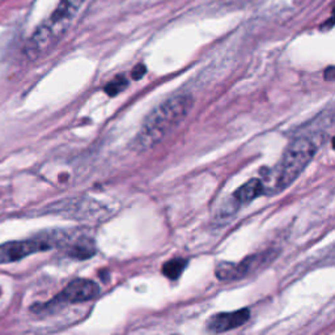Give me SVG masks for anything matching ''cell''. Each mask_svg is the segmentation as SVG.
<instances>
[{
  "label": "cell",
  "instance_id": "1",
  "mask_svg": "<svg viewBox=\"0 0 335 335\" xmlns=\"http://www.w3.org/2000/svg\"><path fill=\"white\" fill-rule=\"evenodd\" d=\"M326 136L328 135L324 131H316L293 139L286 148L279 163L261 179L263 194L275 195L292 185L326 142Z\"/></svg>",
  "mask_w": 335,
  "mask_h": 335
},
{
  "label": "cell",
  "instance_id": "2",
  "mask_svg": "<svg viewBox=\"0 0 335 335\" xmlns=\"http://www.w3.org/2000/svg\"><path fill=\"white\" fill-rule=\"evenodd\" d=\"M194 106L190 94H174L153 109L143 122L132 143V148L145 152L161 143L185 121Z\"/></svg>",
  "mask_w": 335,
  "mask_h": 335
},
{
  "label": "cell",
  "instance_id": "3",
  "mask_svg": "<svg viewBox=\"0 0 335 335\" xmlns=\"http://www.w3.org/2000/svg\"><path fill=\"white\" fill-rule=\"evenodd\" d=\"M85 0H60L58 7L45 23L40 25L26 45L30 59L45 55L67 32Z\"/></svg>",
  "mask_w": 335,
  "mask_h": 335
},
{
  "label": "cell",
  "instance_id": "4",
  "mask_svg": "<svg viewBox=\"0 0 335 335\" xmlns=\"http://www.w3.org/2000/svg\"><path fill=\"white\" fill-rule=\"evenodd\" d=\"M64 232H46L29 240L0 244V264L17 262L32 254L59 248Z\"/></svg>",
  "mask_w": 335,
  "mask_h": 335
},
{
  "label": "cell",
  "instance_id": "5",
  "mask_svg": "<svg viewBox=\"0 0 335 335\" xmlns=\"http://www.w3.org/2000/svg\"><path fill=\"white\" fill-rule=\"evenodd\" d=\"M100 292L96 282L90 279H75L54 300L43 305L45 309H55L64 304H78L94 298Z\"/></svg>",
  "mask_w": 335,
  "mask_h": 335
},
{
  "label": "cell",
  "instance_id": "6",
  "mask_svg": "<svg viewBox=\"0 0 335 335\" xmlns=\"http://www.w3.org/2000/svg\"><path fill=\"white\" fill-rule=\"evenodd\" d=\"M270 261L267 254H254L245 258L240 263H231V262H221L217 264L215 270L216 278L221 282H233L245 278L248 274L254 271L255 268Z\"/></svg>",
  "mask_w": 335,
  "mask_h": 335
},
{
  "label": "cell",
  "instance_id": "7",
  "mask_svg": "<svg viewBox=\"0 0 335 335\" xmlns=\"http://www.w3.org/2000/svg\"><path fill=\"white\" fill-rule=\"evenodd\" d=\"M263 194V183L259 178H253L245 182L241 187H239L235 193L232 194L229 201L225 203L223 209H220V213L229 216L235 213L240 207L249 205L255 198Z\"/></svg>",
  "mask_w": 335,
  "mask_h": 335
},
{
  "label": "cell",
  "instance_id": "8",
  "mask_svg": "<svg viewBox=\"0 0 335 335\" xmlns=\"http://www.w3.org/2000/svg\"><path fill=\"white\" fill-rule=\"evenodd\" d=\"M250 318L249 309H239L235 312L216 313L207 321V330L211 333H224L237 329L246 324Z\"/></svg>",
  "mask_w": 335,
  "mask_h": 335
},
{
  "label": "cell",
  "instance_id": "9",
  "mask_svg": "<svg viewBox=\"0 0 335 335\" xmlns=\"http://www.w3.org/2000/svg\"><path fill=\"white\" fill-rule=\"evenodd\" d=\"M59 248L75 259H86L96 254V244L93 239L85 235H71L64 232Z\"/></svg>",
  "mask_w": 335,
  "mask_h": 335
},
{
  "label": "cell",
  "instance_id": "10",
  "mask_svg": "<svg viewBox=\"0 0 335 335\" xmlns=\"http://www.w3.org/2000/svg\"><path fill=\"white\" fill-rule=\"evenodd\" d=\"M186 266V259H183V258H174V259L165 262L164 266H163V274L170 280H175L182 275V272L185 271Z\"/></svg>",
  "mask_w": 335,
  "mask_h": 335
},
{
  "label": "cell",
  "instance_id": "11",
  "mask_svg": "<svg viewBox=\"0 0 335 335\" xmlns=\"http://www.w3.org/2000/svg\"><path fill=\"white\" fill-rule=\"evenodd\" d=\"M127 79L125 75H118L117 78H114L110 83H108V85L105 86V92L109 96H117L120 94L125 88H127Z\"/></svg>",
  "mask_w": 335,
  "mask_h": 335
},
{
  "label": "cell",
  "instance_id": "12",
  "mask_svg": "<svg viewBox=\"0 0 335 335\" xmlns=\"http://www.w3.org/2000/svg\"><path fill=\"white\" fill-rule=\"evenodd\" d=\"M145 72H147V67H145L144 64H138V66L132 70V72H131V76H132L134 80H140V79L145 75Z\"/></svg>",
  "mask_w": 335,
  "mask_h": 335
},
{
  "label": "cell",
  "instance_id": "13",
  "mask_svg": "<svg viewBox=\"0 0 335 335\" xmlns=\"http://www.w3.org/2000/svg\"><path fill=\"white\" fill-rule=\"evenodd\" d=\"M324 76H325V79H326V80H329V82H333V80H334V67H333V66H330V67L326 70V72H325Z\"/></svg>",
  "mask_w": 335,
  "mask_h": 335
},
{
  "label": "cell",
  "instance_id": "14",
  "mask_svg": "<svg viewBox=\"0 0 335 335\" xmlns=\"http://www.w3.org/2000/svg\"><path fill=\"white\" fill-rule=\"evenodd\" d=\"M0 293H1V291H0Z\"/></svg>",
  "mask_w": 335,
  "mask_h": 335
}]
</instances>
